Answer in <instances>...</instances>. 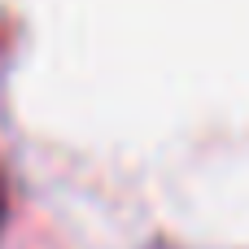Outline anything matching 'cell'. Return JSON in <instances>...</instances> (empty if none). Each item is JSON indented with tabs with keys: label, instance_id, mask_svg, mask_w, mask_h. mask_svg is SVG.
I'll use <instances>...</instances> for the list:
<instances>
[{
	"label": "cell",
	"instance_id": "cell-1",
	"mask_svg": "<svg viewBox=\"0 0 249 249\" xmlns=\"http://www.w3.org/2000/svg\"><path fill=\"white\" fill-rule=\"evenodd\" d=\"M0 219H4V184H0Z\"/></svg>",
	"mask_w": 249,
	"mask_h": 249
}]
</instances>
